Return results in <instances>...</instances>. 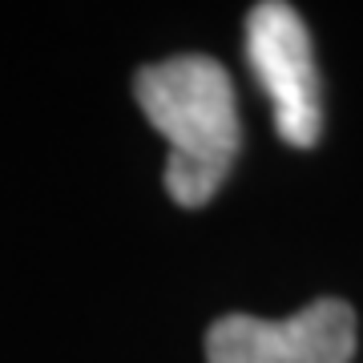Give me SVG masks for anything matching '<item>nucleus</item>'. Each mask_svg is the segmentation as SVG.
<instances>
[{"mask_svg":"<svg viewBox=\"0 0 363 363\" xmlns=\"http://www.w3.org/2000/svg\"><path fill=\"white\" fill-rule=\"evenodd\" d=\"M133 97L145 121L169 142L166 194L186 210L206 206L230 178L242 125L230 73L202 52L138 69Z\"/></svg>","mask_w":363,"mask_h":363,"instance_id":"1","label":"nucleus"},{"mask_svg":"<svg viewBox=\"0 0 363 363\" xmlns=\"http://www.w3.org/2000/svg\"><path fill=\"white\" fill-rule=\"evenodd\" d=\"M250 73L274 109V130L286 145L311 150L323 133V89L311 33L283 0H262L247 16Z\"/></svg>","mask_w":363,"mask_h":363,"instance_id":"2","label":"nucleus"},{"mask_svg":"<svg viewBox=\"0 0 363 363\" xmlns=\"http://www.w3.org/2000/svg\"><path fill=\"white\" fill-rule=\"evenodd\" d=\"M355 311L343 298H315L286 319L222 315L206 331V363H351Z\"/></svg>","mask_w":363,"mask_h":363,"instance_id":"3","label":"nucleus"}]
</instances>
